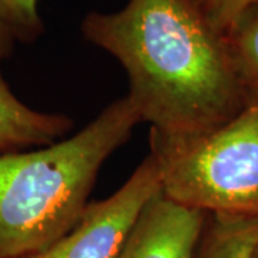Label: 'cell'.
Returning a JSON list of instances; mask_svg holds the SVG:
<instances>
[{"mask_svg": "<svg viewBox=\"0 0 258 258\" xmlns=\"http://www.w3.org/2000/svg\"><path fill=\"white\" fill-rule=\"evenodd\" d=\"M13 45L15 37L0 25V63ZM71 126L64 115L37 112L19 101L0 72V154L50 145L63 138Z\"/></svg>", "mask_w": 258, "mask_h": 258, "instance_id": "6", "label": "cell"}, {"mask_svg": "<svg viewBox=\"0 0 258 258\" xmlns=\"http://www.w3.org/2000/svg\"><path fill=\"white\" fill-rule=\"evenodd\" d=\"M0 25L23 43L36 40L43 33L37 0H0Z\"/></svg>", "mask_w": 258, "mask_h": 258, "instance_id": "9", "label": "cell"}, {"mask_svg": "<svg viewBox=\"0 0 258 258\" xmlns=\"http://www.w3.org/2000/svg\"><path fill=\"white\" fill-rule=\"evenodd\" d=\"M205 220L207 212L159 191L141 210L115 258H194Z\"/></svg>", "mask_w": 258, "mask_h": 258, "instance_id": "5", "label": "cell"}, {"mask_svg": "<svg viewBox=\"0 0 258 258\" xmlns=\"http://www.w3.org/2000/svg\"><path fill=\"white\" fill-rule=\"evenodd\" d=\"M161 192L207 214L258 218V101L191 138H151Z\"/></svg>", "mask_w": 258, "mask_h": 258, "instance_id": "3", "label": "cell"}, {"mask_svg": "<svg viewBox=\"0 0 258 258\" xmlns=\"http://www.w3.org/2000/svg\"><path fill=\"white\" fill-rule=\"evenodd\" d=\"M252 258H258V245H257V248H255V251H254V255H252Z\"/></svg>", "mask_w": 258, "mask_h": 258, "instance_id": "11", "label": "cell"}, {"mask_svg": "<svg viewBox=\"0 0 258 258\" xmlns=\"http://www.w3.org/2000/svg\"><path fill=\"white\" fill-rule=\"evenodd\" d=\"M139 122L125 96L71 138L0 154V258L32 255L72 230L102 165Z\"/></svg>", "mask_w": 258, "mask_h": 258, "instance_id": "2", "label": "cell"}, {"mask_svg": "<svg viewBox=\"0 0 258 258\" xmlns=\"http://www.w3.org/2000/svg\"><path fill=\"white\" fill-rule=\"evenodd\" d=\"M258 245V218L207 214L194 258H252Z\"/></svg>", "mask_w": 258, "mask_h": 258, "instance_id": "7", "label": "cell"}, {"mask_svg": "<svg viewBox=\"0 0 258 258\" xmlns=\"http://www.w3.org/2000/svg\"><path fill=\"white\" fill-rule=\"evenodd\" d=\"M205 13L217 28L228 35L241 13L258 0H200Z\"/></svg>", "mask_w": 258, "mask_h": 258, "instance_id": "10", "label": "cell"}, {"mask_svg": "<svg viewBox=\"0 0 258 258\" xmlns=\"http://www.w3.org/2000/svg\"><path fill=\"white\" fill-rule=\"evenodd\" d=\"M82 32L125 68L126 98L151 138L201 135L249 102L228 35L200 0H129L115 13H89Z\"/></svg>", "mask_w": 258, "mask_h": 258, "instance_id": "1", "label": "cell"}, {"mask_svg": "<svg viewBox=\"0 0 258 258\" xmlns=\"http://www.w3.org/2000/svg\"><path fill=\"white\" fill-rule=\"evenodd\" d=\"M237 71L249 101H258V3L245 9L228 32Z\"/></svg>", "mask_w": 258, "mask_h": 258, "instance_id": "8", "label": "cell"}, {"mask_svg": "<svg viewBox=\"0 0 258 258\" xmlns=\"http://www.w3.org/2000/svg\"><path fill=\"white\" fill-rule=\"evenodd\" d=\"M159 191V165L149 154L116 192L88 204L69 232L23 258H115L141 210Z\"/></svg>", "mask_w": 258, "mask_h": 258, "instance_id": "4", "label": "cell"}]
</instances>
